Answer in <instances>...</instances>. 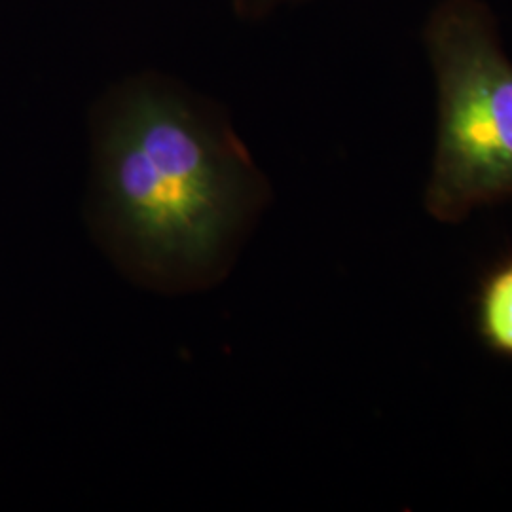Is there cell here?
I'll use <instances>...</instances> for the list:
<instances>
[{"mask_svg": "<svg viewBox=\"0 0 512 512\" xmlns=\"http://www.w3.org/2000/svg\"><path fill=\"white\" fill-rule=\"evenodd\" d=\"M101 226L135 274L190 285L215 274L268 200V183L219 105L165 74L128 76L93 114Z\"/></svg>", "mask_w": 512, "mask_h": 512, "instance_id": "1", "label": "cell"}, {"mask_svg": "<svg viewBox=\"0 0 512 512\" xmlns=\"http://www.w3.org/2000/svg\"><path fill=\"white\" fill-rule=\"evenodd\" d=\"M423 42L437 84V133L423 203L444 224L512 198V61L480 0H442Z\"/></svg>", "mask_w": 512, "mask_h": 512, "instance_id": "2", "label": "cell"}, {"mask_svg": "<svg viewBox=\"0 0 512 512\" xmlns=\"http://www.w3.org/2000/svg\"><path fill=\"white\" fill-rule=\"evenodd\" d=\"M473 325L484 348L512 361V253L495 260L478 279Z\"/></svg>", "mask_w": 512, "mask_h": 512, "instance_id": "3", "label": "cell"}, {"mask_svg": "<svg viewBox=\"0 0 512 512\" xmlns=\"http://www.w3.org/2000/svg\"><path fill=\"white\" fill-rule=\"evenodd\" d=\"M302 0H234L236 18L247 23H256L274 16L275 12L294 6Z\"/></svg>", "mask_w": 512, "mask_h": 512, "instance_id": "4", "label": "cell"}]
</instances>
